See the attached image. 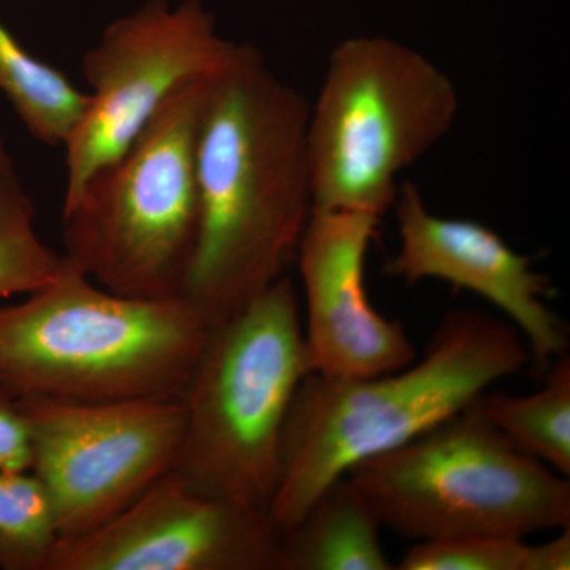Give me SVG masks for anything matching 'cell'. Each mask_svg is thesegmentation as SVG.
Listing matches in <instances>:
<instances>
[{"label": "cell", "instance_id": "obj_1", "mask_svg": "<svg viewBox=\"0 0 570 570\" xmlns=\"http://www.w3.org/2000/svg\"><path fill=\"white\" fill-rule=\"evenodd\" d=\"M307 121L303 94L239 43L214 82L197 145L200 228L183 296L209 328L295 261L314 208Z\"/></svg>", "mask_w": 570, "mask_h": 570}, {"label": "cell", "instance_id": "obj_2", "mask_svg": "<svg viewBox=\"0 0 570 570\" xmlns=\"http://www.w3.org/2000/svg\"><path fill=\"white\" fill-rule=\"evenodd\" d=\"M530 363V347L509 321L460 307L442 317L423 358L403 370L363 379L307 374L285 420L268 509L276 527H294L358 461L406 444Z\"/></svg>", "mask_w": 570, "mask_h": 570}, {"label": "cell", "instance_id": "obj_3", "mask_svg": "<svg viewBox=\"0 0 570 570\" xmlns=\"http://www.w3.org/2000/svg\"><path fill=\"white\" fill-rule=\"evenodd\" d=\"M208 332L184 296L115 294L70 262L0 306V389L70 403L183 396Z\"/></svg>", "mask_w": 570, "mask_h": 570}, {"label": "cell", "instance_id": "obj_4", "mask_svg": "<svg viewBox=\"0 0 570 570\" xmlns=\"http://www.w3.org/2000/svg\"><path fill=\"white\" fill-rule=\"evenodd\" d=\"M309 373L298 294L283 276L209 328L181 396L176 475L205 497L269 509L285 420Z\"/></svg>", "mask_w": 570, "mask_h": 570}, {"label": "cell", "instance_id": "obj_5", "mask_svg": "<svg viewBox=\"0 0 570 570\" xmlns=\"http://www.w3.org/2000/svg\"><path fill=\"white\" fill-rule=\"evenodd\" d=\"M219 75L176 89L137 138L63 202V254L107 291L183 296L200 228L198 135Z\"/></svg>", "mask_w": 570, "mask_h": 570}, {"label": "cell", "instance_id": "obj_6", "mask_svg": "<svg viewBox=\"0 0 570 570\" xmlns=\"http://www.w3.org/2000/svg\"><path fill=\"white\" fill-rule=\"evenodd\" d=\"M455 82L422 52L387 37H352L332 51L309 107L314 208L384 217L397 176L452 129Z\"/></svg>", "mask_w": 570, "mask_h": 570}, {"label": "cell", "instance_id": "obj_7", "mask_svg": "<svg viewBox=\"0 0 570 570\" xmlns=\"http://www.w3.org/2000/svg\"><path fill=\"white\" fill-rule=\"evenodd\" d=\"M381 527L414 539H524L570 527L569 478L513 448L479 397L346 472Z\"/></svg>", "mask_w": 570, "mask_h": 570}, {"label": "cell", "instance_id": "obj_8", "mask_svg": "<svg viewBox=\"0 0 570 570\" xmlns=\"http://www.w3.org/2000/svg\"><path fill=\"white\" fill-rule=\"evenodd\" d=\"M20 401L31 431V471L50 493L62 539L108 523L176 466L181 396Z\"/></svg>", "mask_w": 570, "mask_h": 570}, {"label": "cell", "instance_id": "obj_9", "mask_svg": "<svg viewBox=\"0 0 570 570\" xmlns=\"http://www.w3.org/2000/svg\"><path fill=\"white\" fill-rule=\"evenodd\" d=\"M238 48L216 32L213 14L198 0L175 9L167 0H149L111 22L82 59L91 92L81 121L63 146V202L116 159L176 89L223 73Z\"/></svg>", "mask_w": 570, "mask_h": 570}, {"label": "cell", "instance_id": "obj_10", "mask_svg": "<svg viewBox=\"0 0 570 570\" xmlns=\"http://www.w3.org/2000/svg\"><path fill=\"white\" fill-rule=\"evenodd\" d=\"M279 540L268 509L205 497L170 471L108 523L62 539L50 570H279Z\"/></svg>", "mask_w": 570, "mask_h": 570}, {"label": "cell", "instance_id": "obj_11", "mask_svg": "<svg viewBox=\"0 0 570 570\" xmlns=\"http://www.w3.org/2000/svg\"><path fill=\"white\" fill-rule=\"evenodd\" d=\"M400 249L384 265L385 275L407 285L439 279L464 288L497 306L527 341L540 379L568 354L569 325L547 303L550 277L478 220L441 217L430 212L415 184L404 183L395 204Z\"/></svg>", "mask_w": 570, "mask_h": 570}, {"label": "cell", "instance_id": "obj_12", "mask_svg": "<svg viewBox=\"0 0 570 570\" xmlns=\"http://www.w3.org/2000/svg\"><path fill=\"white\" fill-rule=\"evenodd\" d=\"M382 217L313 208L296 250L306 302L303 324L311 371L363 379L395 373L415 362L403 322L371 305L365 273Z\"/></svg>", "mask_w": 570, "mask_h": 570}, {"label": "cell", "instance_id": "obj_13", "mask_svg": "<svg viewBox=\"0 0 570 570\" xmlns=\"http://www.w3.org/2000/svg\"><path fill=\"white\" fill-rule=\"evenodd\" d=\"M379 530L381 521L362 491L341 475L281 532L279 570H393Z\"/></svg>", "mask_w": 570, "mask_h": 570}, {"label": "cell", "instance_id": "obj_14", "mask_svg": "<svg viewBox=\"0 0 570 570\" xmlns=\"http://www.w3.org/2000/svg\"><path fill=\"white\" fill-rule=\"evenodd\" d=\"M531 395L485 392L479 396L483 414L524 455L558 474L570 475V356L562 354Z\"/></svg>", "mask_w": 570, "mask_h": 570}, {"label": "cell", "instance_id": "obj_15", "mask_svg": "<svg viewBox=\"0 0 570 570\" xmlns=\"http://www.w3.org/2000/svg\"><path fill=\"white\" fill-rule=\"evenodd\" d=\"M0 94L36 140L66 146L85 115L89 94L26 50L0 24Z\"/></svg>", "mask_w": 570, "mask_h": 570}, {"label": "cell", "instance_id": "obj_16", "mask_svg": "<svg viewBox=\"0 0 570 570\" xmlns=\"http://www.w3.org/2000/svg\"><path fill=\"white\" fill-rule=\"evenodd\" d=\"M36 217V204L0 132V299L32 294L70 265L66 254L40 238Z\"/></svg>", "mask_w": 570, "mask_h": 570}, {"label": "cell", "instance_id": "obj_17", "mask_svg": "<svg viewBox=\"0 0 570 570\" xmlns=\"http://www.w3.org/2000/svg\"><path fill=\"white\" fill-rule=\"evenodd\" d=\"M58 512L32 471H0V570H50Z\"/></svg>", "mask_w": 570, "mask_h": 570}, {"label": "cell", "instance_id": "obj_18", "mask_svg": "<svg viewBox=\"0 0 570 570\" xmlns=\"http://www.w3.org/2000/svg\"><path fill=\"white\" fill-rule=\"evenodd\" d=\"M524 539L460 535L415 543L397 570H527Z\"/></svg>", "mask_w": 570, "mask_h": 570}, {"label": "cell", "instance_id": "obj_19", "mask_svg": "<svg viewBox=\"0 0 570 570\" xmlns=\"http://www.w3.org/2000/svg\"><path fill=\"white\" fill-rule=\"evenodd\" d=\"M32 441L20 397L0 389V471H31Z\"/></svg>", "mask_w": 570, "mask_h": 570}, {"label": "cell", "instance_id": "obj_20", "mask_svg": "<svg viewBox=\"0 0 570 570\" xmlns=\"http://www.w3.org/2000/svg\"><path fill=\"white\" fill-rule=\"evenodd\" d=\"M570 527L557 538L539 546H528L527 570H569Z\"/></svg>", "mask_w": 570, "mask_h": 570}]
</instances>
